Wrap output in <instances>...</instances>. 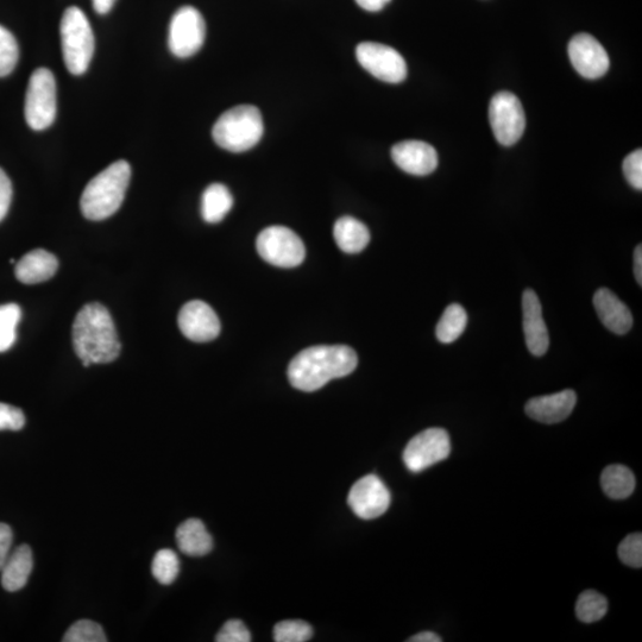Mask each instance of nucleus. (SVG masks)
Instances as JSON below:
<instances>
[{"instance_id":"obj_10","label":"nucleus","mask_w":642,"mask_h":642,"mask_svg":"<svg viewBox=\"0 0 642 642\" xmlns=\"http://www.w3.org/2000/svg\"><path fill=\"white\" fill-rule=\"evenodd\" d=\"M356 56L365 71L385 83L399 84L407 78L405 59L386 44L362 42L356 48Z\"/></svg>"},{"instance_id":"obj_22","label":"nucleus","mask_w":642,"mask_h":642,"mask_svg":"<svg viewBox=\"0 0 642 642\" xmlns=\"http://www.w3.org/2000/svg\"><path fill=\"white\" fill-rule=\"evenodd\" d=\"M338 248L346 254L361 253L370 242V232L360 220L354 217L339 218L333 229Z\"/></svg>"},{"instance_id":"obj_29","label":"nucleus","mask_w":642,"mask_h":642,"mask_svg":"<svg viewBox=\"0 0 642 642\" xmlns=\"http://www.w3.org/2000/svg\"><path fill=\"white\" fill-rule=\"evenodd\" d=\"M18 59H20V48L15 36L0 25V78L8 77L14 72Z\"/></svg>"},{"instance_id":"obj_14","label":"nucleus","mask_w":642,"mask_h":642,"mask_svg":"<svg viewBox=\"0 0 642 642\" xmlns=\"http://www.w3.org/2000/svg\"><path fill=\"white\" fill-rule=\"evenodd\" d=\"M178 324L184 336L192 342H211L220 333L219 318L212 307L204 301L187 302L181 308Z\"/></svg>"},{"instance_id":"obj_31","label":"nucleus","mask_w":642,"mask_h":642,"mask_svg":"<svg viewBox=\"0 0 642 642\" xmlns=\"http://www.w3.org/2000/svg\"><path fill=\"white\" fill-rule=\"evenodd\" d=\"M65 642H106L107 638L102 626L91 620H80L69 627L64 638Z\"/></svg>"},{"instance_id":"obj_33","label":"nucleus","mask_w":642,"mask_h":642,"mask_svg":"<svg viewBox=\"0 0 642 642\" xmlns=\"http://www.w3.org/2000/svg\"><path fill=\"white\" fill-rule=\"evenodd\" d=\"M623 174L627 181L637 190H642V150L638 149L629 154L623 161Z\"/></svg>"},{"instance_id":"obj_17","label":"nucleus","mask_w":642,"mask_h":642,"mask_svg":"<svg viewBox=\"0 0 642 642\" xmlns=\"http://www.w3.org/2000/svg\"><path fill=\"white\" fill-rule=\"evenodd\" d=\"M576 402L577 395L574 390L566 389L557 394L531 399L527 402L526 413L539 423L558 424L574 411Z\"/></svg>"},{"instance_id":"obj_20","label":"nucleus","mask_w":642,"mask_h":642,"mask_svg":"<svg viewBox=\"0 0 642 642\" xmlns=\"http://www.w3.org/2000/svg\"><path fill=\"white\" fill-rule=\"evenodd\" d=\"M34 569L33 551L28 545L18 546L11 551L2 568V585L9 593L21 590L27 585Z\"/></svg>"},{"instance_id":"obj_18","label":"nucleus","mask_w":642,"mask_h":642,"mask_svg":"<svg viewBox=\"0 0 642 642\" xmlns=\"http://www.w3.org/2000/svg\"><path fill=\"white\" fill-rule=\"evenodd\" d=\"M594 306L597 316L609 331L616 333V335H626L631 331L632 313L612 291L606 288L597 291L594 297Z\"/></svg>"},{"instance_id":"obj_6","label":"nucleus","mask_w":642,"mask_h":642,"mask_svg":"<svg viewBox=\"0 0 642 642\" xmlns=\"http://www.w3.org/2000/svg\"><path fill=\"white\" fill-rule=\"evenodd\" d=\"M24 115L29 127L36 131L46 130L56 117V81L48 68H39L31 74Z\"/></svg>"},{"instance_id":"obj_25","label":"nucleus","mask_w":642,"mask_h":642,"mask_svg":"<svg viewBox=\"0 0 642 642\" xmlns=\"http://www.w3.org/2000/svg\"><path fill=\"white\" fill-rule=\"evenodd\" d=\"M468 325V314L461 305H450L437 325L436 335L439 342L450 344L463 335Z\"/></svg>"},{"instance_id":"obj_28","label":"nucleus","mask_w":642,"mask_h":642,"mask_svg":"<svg viewBox=\"0 0 642 642\" xmlns=\"http://www.w3.org/2000/svg\"><path fill=\"white\" fill-rule=\"evenodd\" d=\"M151 572L156 581L163 584H172L179 576L180 560L173 550L163 549L156 553Z\"/></svg>"},{"instance_id":"obj_34","label":"nucleus","mask_w":642,"mask_h":642,"mask_svg":"<svg viewBox=\"0 0 642 642\" xmlns=\"http://www.w3.org/2000/svg\"><path fill=\"white\" fill-rule=\"evenodd\" d=\"M217 642H250L251 634L244 623L239 620H230L225 623L216 637Z\"/></svg>"},{"instance_id":"obj_4","label":"nucleus","mask_w":642,"mask_h":642,"mask_svg":"<svg viewBox=\"0 0 642 642\" xmlns=\"http://www.w3.org/2000/svg\"><path fill=\"white\" fill-rule=\"evenodd\" d=\"M263 131L260 110L253 105H241L232 107L218 118L212 135L220 148L231 153H243L261 141Z\"/></svg>"},{"instance_id":"obj_24","label":"nucleus","mask_w":642,"mask_h":642,"mask_svg":"<svg viewBox=\"0 0 642 642\" xmlns=\"http://www.w3.org/2000/svg\"><path fill=\"white\" fill-rule=\"evenodd\" d=\"M601 484L609 497L615 500L627 499L635 489V476L625 465H609L602 472Z\"/></svg>"},{"instance_id":"obj_23","label":"nucleus","mask_w":642,"mask_h":642,"mask_svg":"<svg viewBox=\"0 0 642 642\" xmlns=\"http://www.w3.org/2000/svg\"><path fill=\"white\" fill-rule=\"evenodd\" d=\"M232 206L234 197L229 188L222 184H212L206 188L201 199V216L206 223L217 224L222 222Z\"/></svg>"},{"instance_id":"obj_19","label":"nucleus","mask_w":642,"mask_h":642,"mask_svg":"<svg viewBox=\"0 0 642 642\" xmlns=\"http://www.w3.org/2000/svg\"><path fill=\"white\" fill-rule=\"evenodd\" d=\"M58 268V258L46 250L36 249L16 262L15 274L25 285H36L52 279Z\"/></svg>"},{"instance_id":"obj_12","label":"nucleus","mask_w":642,"mask_h":642,"mask_svg":"<svg viewBox=\"0 0 642 642\" xmlns=\"http://www.w3.org/2000/svg\"><path fill=\"white\" fill-rule=\"evenodd\" d=\"M390 500L392 497L386 484L375 475H367L357 481L348 497L350 508L363 520H373L385 514Z\"/></svg>"},{"instance_id":"obj_40","label":"nucleus","mask_w":642,"mask_h":642,"mask_svg":"<svg viewBox=\"0 0 642 642\" xmlns=\"http://www.w3.org/2000/svg\"><path fill=\"white\" fill-rule=\"evenodd\" d=\"M634 274L639 286L642 285V248L641 245L635 249L634 253Z\"/></svg>"},{"instance_id":"obj_41","label":"nucleus","mask_w":642,"mask_h":642,"mask_svg":"<svg viewBox=\"0 0 642 642\" xmlns=\"http://www.w3.org/2000/svg\"><path fill=\"white\" fill-rule=\"evenodd\" d=\"M409 642H440L442 639H440L439 635L436 633L432 632H423L419 633L417 635H414L411 639H408Z\"/></svg>"},{"instance_id":"obj_36","label":"nucleus","mask_w":642,"mask_h":642,"mask_svg":"<svg viewBox=\"0 0 642 642\" xmlns=\"http://www.w3.org/2000/svg\"><path fill=\"white\" fill-rule=\"evenodd\" d=\"M12 201V184L9 176L0 168V222L8 214Z\"/></svg>"},{"instance_id":"obj_13","label":"nucleus","mask_w":642,"mask_h":642,"mask_svg":"<svg viewBox=\"0 0 642 642\" xmlns=\"http://www.w3.org/2000/svg\"><path fill=\"white\" fill-rule=\"evenodd\" d=\"M572 66L585 79L602 78L608 72L610 61L606 49L589 34H577L569 43Z\"/></svg>"},{"instance_id":"obj_27","label":"nucleus","mask_w":642,"mask_h":642,"mask_svg":"<svg viewBox=\"0 0 642 642\" xmlns=\"http://www.w3.org/2000/svg\"><path fill=\"white\" fill-rule=\"evenodd\" d=\"M22 318L21 307L16 304L0 306V352L8 351L15 344L17 325Z\"/></svg>"},{"instance_id":"obj_26","label":"nucleus","mask_w":642,"mask_h":642,"mask_svg":"<svg viewBox=\"0 0 642 642\" xmlns=\"http://www.w3.org/2000/svg\"><path fill=\"white\" fill-rule=\"evenodd\" d=\"M608 612L606 597L595 590L584 591L576 604L577 618L585 623L600 621Z\"/></svg>"},{"instance_id":"obj_30","label":"nucleus","mask_w":642,"mask_h":642,"mask_svg":"<svg viewBox=\"0 0 642 642\" xmlns=\"http://www.w3.org/2000/svg\"><path fill=\"white\" fill-rule=\"evenodd\" d=\"M312 635V626L301 620L282 621L274 628L276 642H305L310 640Z\"/></svg>"},{"instance_id":"obj_7","label":"nucleus","mask_w":642,"mask_h":642,"mask_svg":"<svg viewBox=\"0 0 642 642\" xmlns=\"http://www.w3.org/2000/svg\"><path fill=\"white\" fill-rule=\"evenodd\" d=\"M256 247L264 261L280 268L298 267L306 256L304 242L286 226L264 229L257 237Z\"/></svg>"},{"instance_id":"obj_15","label":"nucleus","mask_w":642,"mask_h":642,"mask_svg":"<svg viewBox=\"0 0 642 642\" xmlns=\"http://www.w3.org/2000/svg\"><path fill=\"white\" fill-rule=\"evenodd\" d=\"M392 157L402 171L415 176L431 174L438 167L437 151L426 142L404 141L395 144Z\"/></svg>"},{"instance_id":"obj_39","label":"nucleus","mask_w":642,"mask_h":642,"mask_svg":"<svg viewBox=\"0 0 642 642\" xmlns=\"http://www.w3.org/2000/svg\"><path fill=\"white\" fill-rule=\"evenodd\" d=\"M117 0H92L93 8L99 15H106L115 6Z\"/></svg>"},{"instance_id":"obj_32","label":"nucleus","mask_w":642,"mask_h":642,"mask_svg":"<svg viewBox=\"0 0 642 642\" xmlns=\"http://www.w3.org/2000/svg\"><path fill=\"white\" fill-rule=\"evenodd\" d=\"M618 552L623 564L631 566V568L640 569L642 566L641 533L627 535V537L621 541Z\"/></svg>"},{"instance_id":"obj_9","label":"nucleus","mask_w":642,"mask_h":642,"mask_svg":"<svg viewBox=\"0 0 642 642\" xmlns=\"http://www.w3.org/2000/svg\"><path fill=\"white\" fill-rule=\"evenodd\" d=\"M204 17L193 6L175 12L169 25L168 46L176 58L187 59L197 54L205 42Z\"/></svg>"},{"instance_id":"obj_1","label":"nucleus","mask_w":642,"mask_h":642,"mask_svg":"<svg viewBox=\"0 0 642 642\" xmlns=\"http://www.w3.org/2000/svg\"><path fill=\"white\" fill-rule=\"evenodd\" d=\"M357 364L356 352L349 346H312L293 358L288 367V379L302 392H316L331 380L350 375Z\"/></svg>"},{"instance_id":"obj_37","label":"nucleus","mask_w":642,"mask_h":642,"mask_svg":"<svg viewBox=\"0 0 642 642\" xmlns=\"http://www.w3.org/2000/svg\"><path fill=\"white\" fill-rule=\"evenodd\" d=\"M12 541H14V533L11 527L0 522V570L11 553Z\"/></svg>"},{"instance_id":"obj_16","label":"nucleus","mask_w":642,"mask_h":642,"mask_svg":"<svg viewBox=\"0 0 642 642\" xmlns=\"http://www.w3.org/2000/svg\"><path fill=\"white\" fill-rule=\"evenodd\" d=\"M522 311H524V332L526 345L531 354L544 356L549 350L550 336L541 308L538 295L531 289L522 295Z\"/></svg>"},{"instance_id":"obj_11","label":"nucleus","mask_w":642,"mask_h":642,"mask_svg":"<svg viewBox=\"0 0 642 642\" xmlns=\"http://www.w3.org/2000/svg\"><path fill=\"white\" fill-rule=\"evenodd\" d=\"M451 452L449 433L443 428H428L409 442L404 451V462L409 471L418 472L444 461Z\"/></svg>"},{"instance_id":"obj_2","label":"nucleus","mask_w":642,"mask_h":642,"mask_svg":"<svg viewBox=\"0 0 642 642\" xmlns=\"http://www.w3.org/2000/svg\"><path fill=\"white\" fill-rule=\"evenodd\" d=\"M72 335L74 350L84 367L111 363L121 354L115 323L107 308L98 302L81 308L75 317Z\"/></svg>"},{"instance_id":"obj_5","label":"nucleus","mask_w":642,"mask_h":642,"mask_svg":"<svg viewBox=\"0 0 642 642\" xmlns=\"http://www.w3.org/2000/svg\"><path fill=\"white\" fill-rule=\"evenodd\" d=\"M60 33L62 55L68 72L73 75L84 74L90 67L96 47L93 30L84 11L77 6L68 8L62 16Z\"/></svg>"},{"instance_id":"obj_8","label":"nucleus","mask_w":642,"mask_h":642,"mask_svg":"<svg viewBox=\"0 0 642 642\" xmlns=\"http://www.w3.org/2000/svg\"><path fill=\"white\" fill-rule=\"evenodd\" d=\"M489 122L497 142L505 147L514 146L526 128L520 99L508 91L496 93L489 105Z\"/></svg>"},{"instance_id":"obj_35","label":"nucleus","mask_w":642,"mask_h":642,"mask_svg":"<svg viewBox=\"0 0 642 642\" xmlns=\"http://www.w3.org/2000/svg\"><path fill=\"white\" fill-rule=\"evenodd\" d=\"M25 425V415L20 408L0 404V431H20Z\"/></svg>"},{"instance_id":"obj_3","label":"nucleus","mask_w":642,"mask_h":642,"mask_svg":"<svg viewBox=\"0 0 642 642\" xmlns=\"http://www.w3.org/2000/svg\"><path fill=\"white\" fill-rule=\"evenodd\" d=\"M131 178L127 161H117L88 182L80 206L84 216L99 222L113 216L123 204Z\"/></svg>"},{"instance_id":"obj_21","label":"nucleus","mask_w":642,"mask_h":642,"mask_svg":"<svg viewBox=\"0 0 642 642\" xmlns=\"http://www.w3.org/2000/svg\"><path fill=\"white\" fill-rule=\"evenodd\" d=\"M176 543L182 553L191 557H203L213 549V539L204 522L190 519L176 530Z\"/></svg>"},{"instance_id":"obj_38","label":"nucleus","mask_w":642,"mask_h":642,"mask_svg":"<svg viewBox=\"0 0 642 642\" xmlns=\"http://www.w3.org/2000/svg\"><path fill=\"white\" fill-rule=\"evenodd\" d=\"M356 3L365 11L379 12L390 3V0H356Z\"/></svg>"}]
</instances>
